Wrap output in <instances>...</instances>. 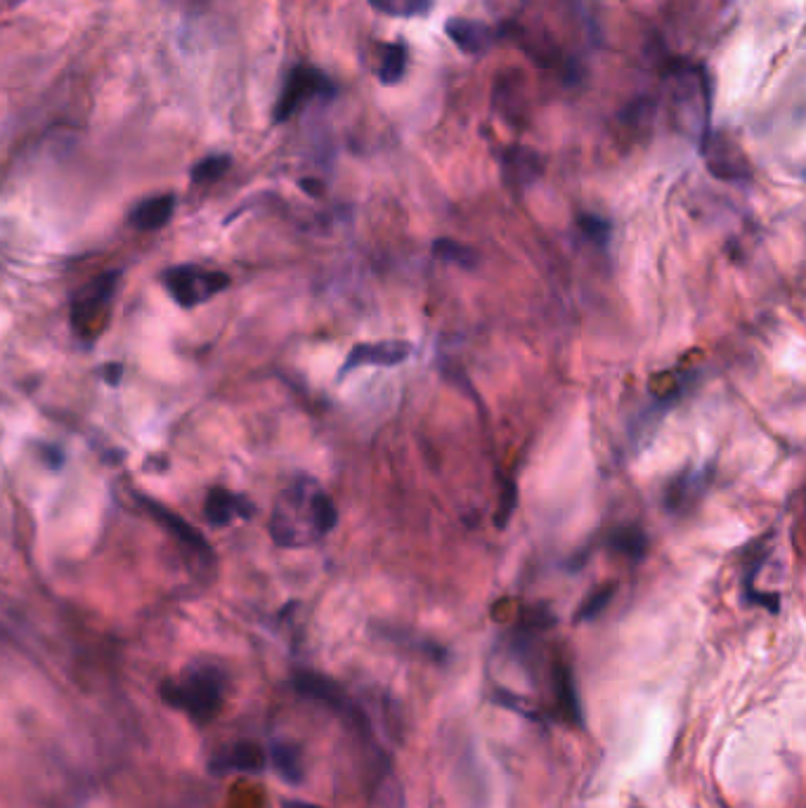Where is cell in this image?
I'll use <instances>...</instances> for the list:
<instances>
[{
	"label": "cell",
	"instance_id": "20",
	"mask_svg": "<svg viewBox=\"0 0 806 808\" xmlns=\"http://www.w3.org/2000/svg\"><path fill=\"white\" fill-rule=\"evenodd\" d=\"M646 546H648V539L646 534H643L639 527H622V530H617L613 537H610V549H615L617 553H624V556H632V558H641L643 553H646Z\"/></svg>",
	"mask_w": 806,
	"mask_h": 808
},
{
	"label": "cell",
	"instance_id": "5",
	"mask_svg": "<svg viewBox=\"0 0 806 808\" xmlns=\"http://www.w3.org/2000/svg\"><path fill=\"white\" fill-rule=\"evenodd\" d=\"M116 282H119V272H107V275L97 277L90 282L86 289L76 296L74 310H71V322L74 329L81 336H95L97 327H100V317L107 315L109 303H112Z\"/></svg>",
	"mask_w": 806,
	"mask_h": 808
},
{
	"label": "cell",
	"instance_id": "8",
	"mask_svg": "<svg viewBox=\"0 0 806 808\" xmlns=\"http://www.w3.org/2000/svg\"><path fill=\"white\" fill-rule=\"evenodd\" d=\"M268 766V752L251 740L232 742L230 747L220 749L208 761V771L223 775V773H260Z\"/></svg>",
	"mask_w": 806,
	"mask_h": 808
},
{
	"label": "cell",
	"instance_id": "11",
	"mask_svg": "<svg viewBox=\"0 0 806 808\" xmlns=\"http://www.w3.org/2000/svg\"><path fill=\"white\" fill-rule=\"evenodd\" d=\"M445 31L452 38V43L466 55H483V52L490 50L494 41V31L485 22H478V19H450L445 24Z\"/></svg>",
	"mask_w": 806,
	"mask_h": 808
},
{
	"label": "cell",
	"instance_id": "19",
	"mask_svg": "<svg viewBox=\"0 0 806 808\" xmlns=\"http://www.w3.org/2000/svg\"><path fill=\"white\" fill-rule=\"evenodd\" d=\"M369 5L381 15L398 19L421 17L433 10V0H369Z\"/></svg>",
	"mask_w": 806,
	"mask_h": 808
},
{
	"label": "cell",
	"instance_id": "24",
	"mask_svg": "<svg viewBox=\"0 0 806 808\" xmlns=\"http://www.w3.org/2000/svg\"><path fill=\"white\" fill-rule=\"evenodd\" d=\"M556 688H558V700L563 702V707L568 709L570 716L580 714V705H577V688H575V681H572V674L568 667L556 669Z\"/></svg>",
	"mask_w": 806,
	"mask_h": 808
},
{
	"label": "cell",
	"instance_id": "16",
	"mask_svg": "<svg viewBox=\"0 0 806 808\" xmlns=\"http://www.w3.org/2000/svg\"><path fill=\"white\" fill-rule=\"evenodd\" d=\"M268 757L272 759V766L277 768V773L282 775L286 783L298 785L303 780V764H301V754L294 745L289 742H275L270 747Z\"/></svg>",
	"mask_w": 806,
	"mask_h": 808
},
{
	"label": "cell",
	"instance_id": "9",
	"mask_svg": "<svg viewBox=\"0 0 806 808\" xmlns=\"http://www.w3.org/2000/svg\"><path fill=\"white\" fill-rule=\"evenodd\" d=\"M700 149L707 156L710 173L717 175L719 180H740L750 175V166H747L743 152L731 140H726L724 135L710 133Z\"/></svg>",
	"mask_w": 806,
	"mask_h": 808
},
{
	"label": "cell",
	"instance_id": "21",
	"mask_svg": "<svg viewBox=\"0 0 806 808\" xmlns=\"http://www.w3.org/2000/svg\"><path fill=\"white\" fill-rule=\"evenodd\" d=\"M698 485H705V478L698 473H691L688 478H676L672 482V490L667 494L669 508H681L684 504H691V499L698 497V490H695Z\"/></svg>",
	"mask_w": 806,
	"mask_h": 808
},
{
	"label": "cell",
	"instance_id": "12",
	"mask_svg": "<svg viewBox=\"0 0 806 808\" xmlns=\"http://www.w3.org/2000/svg\"><path fill=\"white\" fill-rule=\"evenodd\" d=\"M204 511H206L208 523L223 527L230 523L232 518L249 520L256 508H253L249 499L239 497V494H232L230 490H223V487H213L206 497Z\"/></svg>",
	"mask_w": 806,
	"mask_h": 808
},
{
	"label": "cell",
	"instance_id": "14",
	"mask_svg": "<svg viewBox=\"0 0 806 808\" xmlns=\"http://www.w3.org/2000/svg\"><path fill=\"white\" fill-rule=\"evenodd\" d=\"M175 208L173 194H161V197L145 199L130 213V225L138 227L140 232H154L161 230L168 220H171Z\"/></svg>",
	"mask_w": 806,
	"mask_h": 808
},
{
	"label": "cell",
	"instance_id": "25",
	"mask_svg": "<svg viewBox=\"0 0 806 808\" xmlns=\"http://www.w3.org/2000/svg\"><path fill=\"white\" fill-rule=\"evenodd\" d=\"M613 591H615L613 584L603 586V589H596L594 594H591L587 601L580 605V610H577V617H575L577 622H589V619L601 615V610L606 608V605L610 603V598H613Z\"/></svg>",
	"mask_w": 806,
	"mask_h": 808
},
{
	"label": "cell",
	"instance_id": "1",
	"mask_svg": "<svg viewBox=\"0 0 806 808\" xmlns=\"http://www.w3.org/2000/svg\"><path fill=\"white\" fill-rule=\"evenodd\" d=\"M338 513L334 501L312 478L291 482L275 501L270 518V534L284 549H303L334 530Z\"/></svg>",
	"mask_w": 806,
	"mask_h": 808
},
{
	"label": "cell",
	"instance_id": "29",
	"mask_svg": "<svg viewBox=\"0 0 806 808\" xmlns=\"http://www.w3.org/2000/svg\"><path fill=\"white\" fill-rule=\"evenodd\" d=\"M303 190H308V192H312V194H317V192H320V185H317V182L303 180Z\"/></svg>",
	"mask_w": 806,
	"mask_h": 808
},
{
	"label": "cell",
	"instance_id": "15",
	"mask_svg": "<svg viewBox=\"0 0 806 808\" xmlns=\"http://www.w3.org/2000/svg\"><path fill=\"white\" fill-rule=\"evenodd\" d=\"M145 504H147V508H149V513H152V516L156 518V523L164 527V530L171 532L175 539H180L182 544H187V546H190V549H194V551L211 553V546L206 544V539L201 537V534H199L197 530H194L192 525H187L185 520H182L180 516H175V513L168 511V508L159 506V504H152V501H147V499H145Z\"/></svg>",
	"mask_w": 806,
	"mask_h": 808
},
{
	"label": "cell",
	"instance_id": "22",
	"mask_svg": "<svg viewBox=\"0 0 806 808\" xmlns=\"http://www.w3.org/2000/svg\"><path fill=\"white\" fill-rule=\"evenodd\" d=\"M230 164H232V159L227 154L208 156V159L199 161V164L192 168V180L194 182H213V180L223 178V175L230 171Z\"/></svg>",
	"mask_w": 806,
	"mask_h": 808
},
{
	"label": "cell",
	"instance_id": "28",
	"mask_svg": "<svg viewBox=\"0 0 806 808\" xmlns=\"http://www.w3.org/2000/svg\"><path fill=\"white\" fill-rule=\"evenodd\" d=\"M282 808H322V806L310 804V801H301V799H286V801H282Z\"/></svg>",
	"mask_w": 806,
	"mask_h": 808
},
{
	"label": "cell",
	"instance_id": "2",
	"mask_svg": "<svg viewBox=\"0 0 806 808\" xmlns=\"http://www.w3.org/2000/svg\"><path fill=\"white\" fill-rule=\"evenodd\" d=\"M227 676L216 664H192L178 679L161 683L159 695L168 707L187 714L194 723L204 726L216 719L225 702Z\"/></svg>",
	"mask_w": 806,
	"mask_h": 808
},
{
	"label": "cell",
	"instance_id": "26",
	"mask_svg": "<svg viewBox=\"0 0 806 808\" xmlns=\"http://www.w3.org/2000/svg\"><path fill=\"white\" fill-rule=\"evenodd\" d=\"M516 497H518L516 485H509V494L502 497V511L497 513V527H499V530H502V527H506V523H509V516H511L513 506H516Z\"/></svg>",
	"mask_w": 806,
	"mask_h": 808
},
{
	"label": "cell",
	"instance_id": "27",
	"mask_svg": "<svg viewBox=\"0 0 806 808\" xmlns=\"http://www.w3.org/2000/svg\"><path fill=\"white\" fill-rule=\"evenodd\" d=\"M121 376H123L121 364H107V369H104V381H107L109 386H119Z\"/></svg>",
	"mask_w": 806,
	"mask_h": 808
},
{
	"label": "cell",
	"instance_id": "4",
	"mask_svg": "<svg viewBox=\"0 0 806 808\" xmlns=\"http://www.w3.org/2000/svg\"><path fill=\"white\" fill-rule=\"evenodd\" d=\"M164 282L175 303L182 308H197L208 298L218 296L230 284V277L225 272L204 270L199 265H178L166 270Z\"/></svg>",
	"mask_w": 806,
	"mask_h": 808
},
{
	"label": "cell",
	"instance_id": "13",
	"mask_svg": "<svg viewBox=\"0 0 806 808\" xmlns=\"http://www.w3.org/2000/svg\"><path fill=\"white\" fill-rule=\"evenodd\" d=\"M502 171L509 185L528 187L542 175V159L528 147H509L502 154Z\"/></svg>",
	"mask_w": 806,
	"mask_h": 808
},
{
	"label": "cell",
	"instance_id": "3",
	"mask_svg": "<svg viewBox=\"0 0 806 808\" xmlns=\"http://www.w3.org/2000/svg\"><path fill=\"white\" fill-rule=\"evenodd\" d=\"M672 107L681 128L691 133L695 140L705 142L710 130V81L702 69H695L691 64L674 71L672 83Z\"/></svg>",
	"mask_w": 806,
	"mask_h": 808
},
{
	"label": "cell",
	"instance_id": "10",
	"mask_svg": "<svg viewBox=\"0 0 806 808\" xmlns=\"http://www.w3.org/2000/svg\"><path fill=\"white\" fill-rule=\"evenodd\" d=\"M294 688L298 695L320 702V705L334 709L338 714L355 712L353 705L348 702V697L343 695V690L338 688L334 681L327 679V676L312 674V671H301V674L294 676Z\"/></svg>",
	"mask_w": 806,
	"mask_h": 808
},
{
	"label": "cell",
	"instance_id": "6",
	"mask_svg": "<svg viewBox=\"0 0 806 808\" xmlns=\"http://www.w3.org/2000/svg\"><path fill=\"white\" fill-rule=\"evenodd\" d=\"M334 95V83L315 67H296L286 78L282 97H279L275 107V121H289L305 102L315 100V97Z\"/></svg>",
	"mask_w": 806,
	"mask_h": 808
},
{
	"label": "cell",
	"instance_id": "17",
	"mask_svg": "<svg viewBox=\"0 0 806 808\" xmlns=\"http://www.w3.org/2000/svg\"><path fill=\"white\" fill-rule=\"evenodd\" d=\"M433 253L445 263L464 267V270H473L478 265V253L457 239H435Z\"/></svg>",
	"mask_w": 806,
	"mask_h": 808
},
{
	"label": "cell",
	"instance_id": "7",
	"mask_svg": "<svg viewBox=\"0 0 806 808\" xmlns=\"http://www.w3.org/2000/svg\"><path fill=\"white\" fill-rule=\"evenodd\" d=\"M414 345L407 341H376V343H357L353 350H350L346 360H343V367L338 371V379L350 374V371L369 367V364H379V367H395V364H402L412 355Z\"/></svg>",
	"mask_w": 806,
	"mask_h": 808
},
{
	"label": "cell",
	"instance_id": "18",
	"mask_svg": "<svg viewBox=\"0 0 806 808\" xmlns=\"http://www.w3.org/2000/svg\"><path fill=\"white\" fill-rule=\"evenodd\" d=\"M407 71V50L402 43H390L383 50V60L379 67V78L383 86H395L402 81Z\"/></svg>",
	"mask_w": 806,
	"mask_h": 808
},
{
	"label": "cell",
	"instance_id": "23",
	"mask_svg": "<svg viewBox=\"0 0 806 808\" xmlns=\"http://www.w3.org/2000/svg\"><path fill=\"white\" fill-rule=\"evenodd\" d=\"M577 225H580V230L584 232V237L594 241L598 246H606L610 241V232H613V227H610L608 220L598 218V215H591V213H584L577 218Z\"/></svg>",
	"mask_w": 806,
	"mask_h": 808
}]
</instances>
